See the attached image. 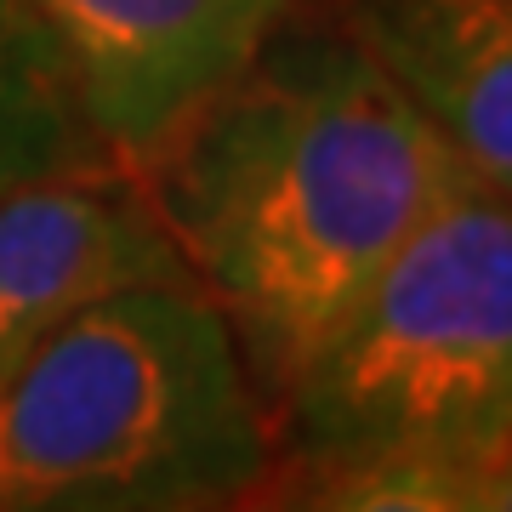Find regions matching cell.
I'll use <instances>...</instances> for the list:
<instances>
[{"instance_id": "1", "label": "cell", "mask_w": 512, "mask_h": 512, "mask_svg": "<svg viewBox=\"0 0 512 512\" xmlns=\"http://www.w3.org/2000/svg\"><path fill=\"white\" fill-rule=\"evenodd\" d=\"M456 165L348 23L291 29V18L143 165L268 416Z\"/></svg>"}, {"instance_id": "2", "label": "cell", "mask_w": 512, "mask_h": 512, "mask_svg": "<svg viewBox=\"0 0 512 512\" xmlns=\"http://www.w3.org/2000/svg\"><path fill=\"white\" fill-rule=\"evenodd\" d=\"M512 444V194L450 171L274 404L285 501L467 512Z\"/></svg>"}, {"instance_id": "3", "label": "cell", "mask_w": 512, "mask_h": 512, "mask_svg": "<svg viewBox=\"0 0 512 512\" xmlns=\"http://www.w3.org/2000/svg\"><path fill=\"white\" fill-rule=\"evenodd\" d=\"M274 416L194 279L103 296L0 382V512H194L274 484Z\"/></svg>"}, {"instance_id": "4", "label": "cell", "mask_w": 512, "mask_h": 512, "mask_svg": "<svg viewBox=\"0 0 512 512\" xmlns=\"http://www.w3.org/2000/svg\"><path fill=\"white\" fill-rule=\"evenodd\" d=\"M74 109L143 171L205 97L228 86L296 0H12Z\"/></svg>"}, {"instance_id": "5", "label": "cell", "mask_w": 512, "mask_h": 512, "mask_svg": "<svg viewBox=\"0 0 512 512\" xmlns=\"http://www.w3.org/2000/svg\"><path fill=\"white\" fill-rule=\"evenodd\" d=\"M194 279L143 171L86 160L0 188V382L103 296Z\"/></svg>"}, {"instance_id": "6", "label": "cell", "mask_w": 512, "mask_h": 512, "mask_svg": "<svg viewBox=\"0 0 512 512\" xmlns=\"http://www.w3.org/2000/svg\"><path fill=\"white\" fill-rule=\"evenodd\" d=\"M342 23L444 148L512 194V0H342Z\"/></svg>"}, {"instance_id": "7", "label": "cell", "mask_w": 512, "mask_h": 512, "mask_svg": "<svg viewBox=\"0 0 512 512\" xmlns=\"http://www.w3.org/2000/svg\"><path fill=\"white\" fill-rule=\"evenodd\" d=\"M103 154L109 148L92 137L86 114L74 109L69 86L52 69L35 29L23 23L12 0H0V188L40 177V171L103 160Z\"/></svg>"}, {"instance_id": "8", "label": "cell", "mask_w": 512, "mask_h": 512, "mask_svg": "<svg viewBox=\"0 0 512 512\" xmlns=\"http://www.w3.org/2000/svg\"><path fill=\"white\" fill-rule=\"evenodd\" d=\"M467 512H512V444H507V456L490 461V467L473 478Z\"/></svg>"}]
</instances>
